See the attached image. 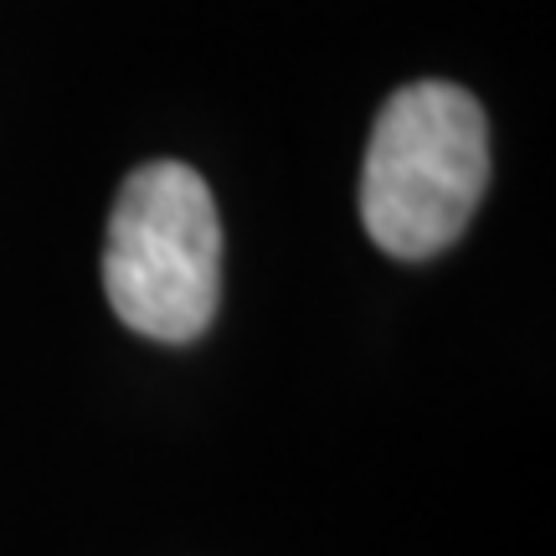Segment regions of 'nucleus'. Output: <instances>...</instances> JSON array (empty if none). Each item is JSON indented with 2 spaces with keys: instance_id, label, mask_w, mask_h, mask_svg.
I'll return each mask as SVG.
<instances>
[{
  "instance_id": "nucleus-2",
  "label": "nucleus",
  "mask_w": 556,
  "mask_h": 556,
  "mask_svg": "<svg viewBox=\"0 0 556 556\" xmlns=\"http://www.w3.org/2000/svg\"><path fill=\"white\" fill-rule=\"evenodd\" d=\"M109 309L144 340H197L222 294V222L206 180L180 160H150L119 186L103 242Z\"/></svg>"
},
{
  "instance_id": "nucleus-1",
  "label": "nucleus",
  "mask_w": 556,
  "mask_h": 556,
  "mask_svg": "<svg viewBox=\"0 0 556 556\" xmlns=\"http://www.w3.org/2000/svg\"><path fill=\"white\" fill-rule=\"evenodd\" d=\"M484 180V109L454 83H407L381 103L366 144L361 222L381 253L422 263L464 238Z\"/></svg>"
}]
</instances>
